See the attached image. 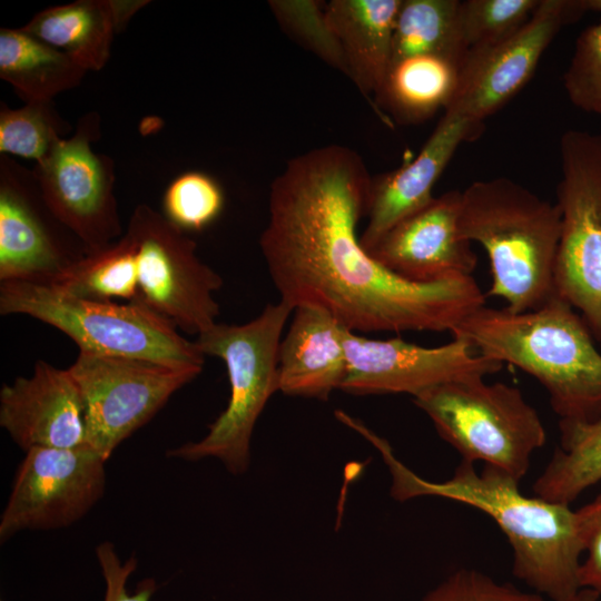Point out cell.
I'll return each mask as SVG.
<instances>
[{
  "label": "cell",
  "instance_id": "cell-1",
  "mask_svg": "<svg viewBox=\"0 0 601 601\" xmlns=\"http://www.w3.org/2000/svg\"><path fill=\"white\" fill-rule=\"evenodd\" d=\"M372 184L362 157L342 145L298 155L275 177L259 246L280 299L352 332H452L485 295L472 275L421 284L376 262L357 236Z\"/></svg>",
  "mask_w": 601,
  "mask_h": 601
},
{
  "label": "cell",
  "instance_id": "cell-2",
  "mask_svg": "<svg viewBox=\"0 0 601 601\" xmlns=\"http://www.w3.org/2000/svg\"><path fill=\"white\" fill-rule=\"evenodd\" d=\"M381 454L391 475V496L400 502L436 496L475 508L491 516L512 549V573L551 601H571L582 590L579 569L583 542L577 510L524 495L506 473L461 460L444 481L421 477L395 454L391 444L355 417L346 420Z\"/></svg>",
  "mask_w": 601,
  "mask_h": 601
},
{
  "label": "cell",
  "instance_id": "cell-3",
  "mask_svg": "<svg viewBox=\"0 0 601 601\" xmlns=\"http://www.w3.org/2000/svg\"><path fill=\"white\" fill-rule=\"evenodd\" d=\"M451 333L480 355L533 376L560 421L601 415V352L582 316L556 294L522 313L483 305Z\"/></svg>",
  "mask_w": 601,
  "mask_h": 601
},
{
  "label": "cell",
  "instance_id": "cell-4",
  "mask_svg": "<svg viewBox=\"0 0 601 601\" xmlns=\"http://www.w3.org/2000/svg\"><path fill=\"white\" fill-rule=\"evenodd\" d=\"M459 230L486 252L487 295L502 297L509 311L536 309L555 295L561 234L555 203L506 177L477 180L462 191Z\"/></svg>",
  "mask_w": 601,
  "mask_h": 601
},
{
  "label": "cell",
  "instance_id": "cell-5",
  "mask_svg": "<svg viewBox=\"0 0 601 601\" xmlns=\"http://www.w3.org/2000/svg\"><path fill=\"white\" fill-rule=\"evenodd\" d=\"M293 311V306L280 299L268 304L245 324L216 323L197 336L195 343L205 356L224 361L230 396L203 439L168 450V457L188 462L213 457L234 475L247 472L256 422L270 396L279 391L278 352L284 326Z\"/></svg>",
  "mask_w": 601,
  "mask_h": 601
},
{
  "label": "cell",
  "instance_id": "cell-6",
  "mask_svg": "<svg viewBox=\"0 0 601 601\" xmlns=\"http://www.w3.org/2000/svg\"><path fill=\"white\" fill-rule=\"evenodd\" d=\"M0 313L49 324L69 336L80 352L204 366L205 355L196 343L140 303L90 300L50 284L0 282Z\"/></svg>",
  "mask_w": 601,
  "mask_h": 601
},
{
  "label": "cell",
  "instance_id": "cell-7",
  "mask_svg": "<svg viewBox=\"0 0 601 601\" xmlns=\"http://www.w3.org/2000/svg\"><path fill=\"white\" fill-rule=\"evenodd\" d=\"M439 435L471 463L495 467L516 481L529 471L546 432L521 391L483 377L451 381L413 396Z\"/></svg>",
  "mask_w": 601,
  "mask_h": 601
},
{
  "label": "cell",
  "instance_id": "cell-8",
  "mask_svg": "<svg viewBox=\"0 0 601 601\" xmlns=\"http://www.w3.org/2000/svg\"><path fill=\"white\" fill-rule=\"evenodd\" d=\"M560 157L554 290L580 312L601 347V134L566 130Z\"/></svg>",
  "mask_w": 601,
  "mask_h": 601
},
{
  "label": "cell",
  "instance_id": "cell-9",
  "mask_svg": "<svg viewBox=\"0 0 601 601\" xmlns=\"http://www.w3.org/2000/svg\"><path fill=\"white\" fill-rule=\"evenodd\" d=\"M68 370L83 400L85 443L108 461L203 367L79 352Z\"/></svg>",
  "mask_w": 601,
  "mask_h": 601
},
{
  "label": "cell",
  "instance_id": "cell-10",
  "mask_svg": "<svg viewBox=\"0 0 601 601\" xmlns=\"http://www.w3.org/2000/svg\"><path fill=\"white\" fill-rule=\"evenodd\" d=\"M138 256V297L177 329L197 336L215 325V293L223 278L196 254V243L146 204L132 211L127 229Z\"/></svg>",
  "mask_w": 601,
  "mask_h": 601
},
{
  "label": "cell",
  "instance_id": "cell-11",
  "mask_svg": "<svg viewBox=\"0 0 601 601\" xmlns=\"http://www.w3.org/2000/svg\"><path fill=\"white\" fill-rule=\"evenodd\" d=\"M101 136L96 111L78 120L75 132L60 138L32 170L43 199L56 218L82 244L86 254L122 236L115 196V166L92 150Z\"/></svg>",
  "mask_w": 601,
  "mask_h": 601
},
{
  "label": "cell",
  "instance_id": "cell-12",
  "mask_svg": "<svg viewBox=\"0 0 601 601\" xmlns=\"http://www.w3.org/2000/svg\"><path fill=\"white\" fill-rule=\"evenodd\" d=\"M0 518V542L21 531L70 526L86 516L106 491V462L83 443L71 449L24 452Z\"/></svg>",
  "mask_w": 601,
  "mask_h": 601
},
{
  "label": "cell",
  "instance_id": "cell-13",
  "mask_svg": "<svg viewBox=\"0 0 601 601\" xmlns=\"http://www.w3.org/2000/svg\"><path fill=\"white\" fill-rule=\"evenodd\" d=\"M86 255L51 213L32 169L0 156V282L52 284Z\"/></svg>",
  "mask_w": 601,
  "mask_h": 601
},
{
  "label": "cell",
  "instance_id": "cell-14",
  "mask_svg": "<svg viewBox=\"0 0 601 601\" xmlns=\"http://www.w3.org/2000/svg\"><path fill=\"white\" fill-rule=\"evenodd\" d=\"M585 12L583 0H540L513 35L466 52L456 92L445 110L483 124L529 82L559 31Z\"/></svg>",
  "mask_w": 601,
  "mask_h": 601
},
{
  "label": "cell",
  "instance_id": "cell-15",
  "mask_svg": "<svg viewBox=\"0 0 601 601\" xmlns=\"http://www.w3.org/2000/svg\"><path fill=\"white\" fill-rule=\"evenodd\" d=\"M347 374L341 390L354 395L406 393L412 396L462 378L485 377L503 364L480 355L463 337L424 347L401 337L372 339L346 329Z\"/></svg>",
  "mask_w": 601,
  "mask_h": 601
},
{
  "label": "cell",
  "instance_id": "cell-16",
  "mask_svg": "<svg viewBox=\"0 0 601 601\" xmlns=\"http://www.w3.org/2000/svg\"><path fill=\"white\" fill-rule=\"evenodd\" d=\"M462 191L449 190L406 216L367 252L404 279L427 284L471 276L477 256L459 230Z\"/></svg>",
  "mask_w": 601,
  "mask_h": 601
},
{
  "label": "cell",
  "instance_id": "cell-17",
  "mask_svg": "<svg viewBox=\"0 0 601 601\" xmlns=\"http://www.w3.org/2000/svg\"><path fill=\"white\" fill-rule=\"evenodd\" d=\"M0 426L24 452L85 443V405L70 371L38 361L31 376L0 390Z\"/></svg>",
  "mask_w": 601,
  "mask_h": 601
},
{
  "label": "cell",
  "instance_id": "cell-18",
  "mask_svg": "<svg viewBox=\"0 0 601 601\" xmlns=\"http://www.w3.org/2000/svg\"><path fill=\"white\" fill-rule=\"evenodd\" d=\"M483 126L444 110L418 154L405 165L373 178L367 224L359 237L368 252L396 223L427 205L433 187L461 144L480 136Z\"/></svg>",
  "mask_w": 601,
  "mask_h": 601
},
{
  "label": "cell",
  "instance_id": "cell-19",
  "mask_svg": "<svg viewBox=\"0 0 601 601\" xmlns=\"http://www.w3.org/2000/svg\"><path fill=\"white\" fill-rule=\"evenodd\" d=\"M278 352V386L288 396L326 401L347 374L346 327L312 306L294 308Z\"/></svg>",
  "mask_w": 601,
  "mask_h": 601
},
{
  "label": "cell",
  "instance_id": "cell-20",
  "mask_svg": "<svg viewBox=\"0 0 601 601\" xmlns=\"http://www.w3.org/2000/svg\"><path fill=\"white\" fill-rule=\"evenodd\" d=\"M402 0H332L325 10L347 66V77L375 110L392 65L393 35Z\"/></svg>",
  "mask_w": 601,
  "mask_h": 601
},
{
  "label": "cell",
  "instance_id": "cell-21",
  "mask_svg": "<svg viewBox=\"0 0 601 601\" xmlns=\"http://www.w3.org/2000/svg\"><path fill=\"white\" fill-rule=\"evenodd\" d=\"M462 61L442 55H417L394 62L375 100L395 121L414 124L446 109L460 80Z\"/></svg>",
  "mask_w": 601,
  "mask_h": 601
},
{
  "label": "cell",
  "instance_id": "cell-22",
  "mask_svg": "<svg viewBox=\"0 0 601 601\" xmlns=\"http://www.w3.org/2000/svg\"><path fill=\"white\" fill-rule=\"evenodd\" d=\"M22 29L87 71L101 70L117 32L111 0H78L36 13Z\"/></svg>",
  "mask_w": 601,
  "mask_h": 601
},
{
  "label": "cell",
  "instance_id": "cell-23",
  "mask_svg": "<svg viewBox=\"0 0 601 601\" xmlns=\"http://www.w3.org/2000/svg\"><path fill=\"white\" fill-rule=\"evenodd\" d=\"M87 70L66 53L26 32L0 30V78L26 104L52 101L77 87Z\"/></svg>",
  "mask_w": 601,
  "mask_h": 601
},
{
  "label": "cell",
  "instance_id": "cell-24",
  "mask_svg": "<svg viewBox=\"0 0 601 601\" xmlns=\"http://www.w3.org/2000/svg\"><path fill=\"white\" fill-rule=\"evenodd\" d=\"M560 443L532 485L533 495L570 505L601 481V415L585 422L560 421Z\"/></svg>",
  "mask_w": 601,
  "mask_h": 601
},
{
  "label": "cell",
  "instance_id": "cell-25",
  "mask_svg": "<svg viewBox=\"0 0 601 601\" xmlns=\"http://www.w3.org/2000/svg\"><path fill=\"white\" fill-rule=\"evenodd\" d=\"M90 300L136 302L138 297V256L128 231L112 244L83 255L50 284Z\"/></svg>",
  "mask_w": 601,
  "mask_h": 601
},
{
  "label": "cell",
  "instance_id": "cell-26",
  "mask_svg": "<svg viewBox=\"0 0 601 601\" xmlns=\"http://www.w3.org/2000/svg\"><path fill=\"white\" fill-rule=\"evenodd\" d=\"M460 0H402L397 12L392 65L417 55H442L463 61ZM391 65V66H392Z\"/></svg>",
  "mask_w": 601,
  "mask_h": 601
},
{
  "label": "cell",
  "instance_id": "cell-27",
  "mask_svg": "<svg viewBox=\"0 0 601 601\" xmlns=\"http://www.w3.org/2000/svg\"><path fill=\"white\" fill-rule=\"evenodd\" d=\"M71 125L52 101L24 104L16 109L0 105V152L41 162L55 144L65 138Z\"/></svg>",
  "mask_w": 601,
  "mask_h": 601
},
{
  "label": "cell",
  "instance_id": "cell-28",
  "mask_svg": "<svg viewBox=\"0 0 601 601\" xmlns=\"http://www.w3.org/2000/svg\"><path fill=\"white\" fill-rule=\"evenodd\" d=\"M268 6L282 29L325 63L348 75L341 43L325 7L316 0H270Z\"/></svg>",
  "mask_w": 601,
  "mask_h": 601
},
{
  "label": "cell",
  "instance_id": "cell-29",
  "mask_svg": "<svg viewBox=\"0 0 601 601\" xmlns=\"http://www.w3.org/2000/svg\"><path fill=\"white\" fill-rule=\"evenodd\" d=\"M224 193L219 184L201 171L177 176L166 188L162 215L184 233L199 231L220 215Z\"/></svg>",
  "mask_w": 601,
  "mask_h": 601
},
{
  "label": "cell",
  "instance_id": "cell-30",
  "mask_svg": "<svg viewBox=\"0 0 601 601\" xmlns=\"http://www.w3.org/2000/svg\"><path fill=\"white\" fill-rule=\"evenodd\" d=\"M540 0H465L460 2V32L467 51L494 45L531 18Z\"/></svg>",
  "mask_w": 601,
  "mask_h": 601
},
{
  "label": "cell",
  "instance_id": "cell-31",
  "mask_svg": "<svg viewBox=\"0 0 601 601\" xmlns=\"http://www.w3.org/2000/svg\"><path fill=\"white\" fill-rule=\"evenodd\" d=\"M563 86L573 106L601 115V19L577 38Z\"/></svg>",
  "mask_w": 601,
  "mask_h": 601
},
{
  "label": "cell",
  "instance_id": "cell-32",
  "mask_svg": "<svg viewBox=\"0 0 601 601\" xmlns=\"http://www.w3.org/2000/svg\"><path fill=\"white\" fill-rule=\"evenodd\" d=\"M417 601H545V598L509 582H497L479 570L461 568Z\"/></svg>",
  "mask_w": 601,
  "mask_h": 601
},
{
  "label": "cell",
  "instance_id": "cell-33",
  "mask_svg": "<svg viewBox=\"0 0 601 601\" xmlns=\"http://www.w3.org/2000/svg\"><path fill=\"white\" fill-rule=\"evenodd\" d=\"M96 558L105 581L104 601H150L157 590L152 578L141 580L132 594L127 591V582L137 569L134 556L121 561L115 544L109 541L99 543L95 549Z\"/></svg>",
  "mask_w": 601,
  "mask_h": 601
},
{
  "label": "cell",
  "instance_id": "cell-34",
  "mask_svg": "<svg viewBox=\"0 0 601 601\" xmlns=\"http://www.w3.org/2000/svg\"><path fill=\"white\" fill-rule=\"evenodd\" d=\"M577 511L583 542L580 585L592 590L601 599V494Z\"/></svg>",
  "mask_w": 601,
  "mask_h": 601
},
{
  "label": "cell",
  "instance_id": "cell-35",
  "mask_svg": "<svg viewBox=\"0 0 601 601\" xmlns=\"http://www.w3.org/2000/svg\"><path fill=\"white\" fill-rule=\"evenodd\" d=\"M148 1H120L111 0L117 32L124 30L131 17Z\"/></svg>",
  "mask_w": 601,
  "mask_h": 601
},
{
  "label": "cell",
  "instance_id": "cell-36",
  "mask_svg": "<svg viewBox=\"0 0 601 601\" xmlns=\"http://www.w3.org/2000/svg\"><path fill=\"white\" fill-rule=\"evenodd\" d=\"M571 601H601V599L592 590L582 589L580 593Z\"/></svg>",
  "mask_w": 601,
  "mask_h": 601
},
{
  "label": "cell",
  "instance_id": "cell-37",
  "mask_svg": "<svg viewBox=\"0 0 601 601\" xmlns=\"http://www.w3.org/2000/svg\"><path fill=\"white\" fill-rule=\"evenodd\" d=\"M587 11L601 12V0H583Z\"/></svg>",
  "mask_w": 601,
  "mask_h": 601
}]
</instances>
